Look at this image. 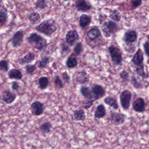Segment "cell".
<instances>
[{"mask_svg": "<svg viewBox=\"0 0 149 149\" xmlns=\"http://www.w3.org/2000/svg\"><path fill=\"white\" fill-rule=\"evenodd\" d=\"M35 29L37 31L47 36H51L57 30L56 22L53 19L45 20L37 25Z\"/></svg>", "mask_w": 149, "mask_h": 149, "instance_id": "6da1fadb", "label": "cell"}, {"mask_svg": "<svg viewBox=\"0 0 149 149\" xmlns=\"http://www.w3.org/2000/svg\"><path fill=\"white\" fill-rule=\"evenodd\" d=\"M27 42L38 51L43 50L48 45L47 40L36 33H31L27 38Z\"/></svg>", "mask_w": 149, "mask_h": 149, "instance_id": "7a4b0ae2", "label": "cell"}, {"mask_svg": "<svg viewBox=\"0 0 149 149\" xmlns=\"http://www.w3.org/2000/svg\"><path fill=\"white\" fill-rule=\"evenodd\" d=\"M111 61L114 66H119L123 61L122 54L119 48L115 45H111L108 48Z\"/></svg>", "mask_w": 149, "mask_h": 149, "instance_id": "3957f363", "label": "cell"}, {"mask_svg": "<svg viewBox=\"0 0 149 149\" xmlns=\"http://www.w3.org/2000/svg\"><path fill=\"white\" fill-rule=\"evenodd\" d=\"M101 30L104 36L108 38L119 30V26L114 21L108 20L103 23L101 26Z\"/></svg>", "mask_w": 149, "mask_h": 149, "instance_id": "277c9868", "label": "cell"}, {"mask_svg": "<svg viewBox=\"0 0 149 149\" xmlns=\"http://www.w3.org/2000/svg\"><path fill=\"white\" fill-rule=\"evenodd\" d=\"M132 97V94L130 90H125L121 92L119 96V100L121 107L123 109H129L130 107Z\"/></svg>", "mask_w": 149, "mask_h": 149, "instance_id": "5b68a950", "label": "cell"}, {"mask_svg": "<svg viewBox=\"0 0 149 149\" xmlns=\"http://www.w3.org/2000/svg\"><path fill=\"white\" fill-rule=\"evenodd\" d=\"M138 34L136 30L133 29H129L126 30L123 37V41L126 45H130L136 42L137 40Z\"/></svg>", "mask_w": 149, "mask_h": 149, "instance_id": "8992f818", "label": "cell"}, {"mask_svg": "<svg viewBox=\"0 0 149 149\" xmlns=\"http://www.w3.org/2000/svg\"><path fill=\"white\" fill-rule=\"evenodd\" d=\"M144 55L142 50L140 48H139L137 51L134 54L133 58L131 59V62L134 66V68H144Z\"/></svg>", "mask_w": 149, "mask_h": 149, "instance_id": "52a82bcc", "label": "cell"}, {"mask_svg": "<svg viewBox=\"0 0 149 149\" xmlns=\"http://www.w3.org/2000/svg\"><path fill=\"white\" fill-rule=\"evenodd\" d=\"M24 33L23 30H18L16 31L12 37L10 41L13 48H17L22 44L23 42Z\"/></svg>", "mask_w": 149, "mask_h": 149, "instance_id": "ba28073f", "label": "cell"}, {"mask_svg": "<svg viewBox=\"0 0 149 149\" xmlns=\"http://www.w3.org/2000/svg\"><path fill=\"white\" fill-rule=\"evenodd\" d=\"M126 119V115L121 112H112L109 116V121L114 125L118 126L123 124Z\"/></svg>", "mask_w": 149, "mask_h": 149, "instance_id": "9c48e42d", "label": "cell"}, {"mask_svg": "<svg viewBox=\"0 0 149 149\" xmlns=\"http://www.w3.org/2000/svg\"><path fill=\"white\" fill-rule=\"evenodd\" d=\"M30 109L31 114L36 116L42 115L44 111V105L39 101H35L33 102L30 105Z\"/></svg>", "mask_w": 149, "mask_h": 149, "instance_id": "30bf717a", "label": "cell"}, {"mask_svg": "<svg viewBox=\"0 0 149 149\" xmlns=\"http://www.w3.org/2000/svg\"><path fill=\"white\" fill-rule=\"evenodd\" d=\"M79 40V35L76 30H69L65 37L66 42L70 46H73Z\"/></svg>", "mask_w": 149, "mask_h": 149, "instance_id": "8fae6325", "label": "cell"}, {"mask_svg": "<svg viewBox=\"0 0 149 149\" xmlns=\"http://www.w3.org/2000/svg\"><path fill=\"white\" fill-rule=\"evenodd\" d=\"M91 91L95 101L103 97L105 95V88L100 84H94L91 87Z\"/></svg>", "mask_w": 149, "mask_h": 149, "instance_id": "7c38bea8", "label": "cell"}, {"mask_svg": "<svg viewBox=\"0 0 149 149\" xmlns=\"http://www.w3.org/2000/svg\"><path fill=\"white\" fill-rule=\"evenodd\" d=\"M146 103L143 98L138 97L133 102L132 108L137 112L143 113L145 111Z\"/></svg>", "mask_w": 149, "mask_h": 149, "instance_id": "4fadbf2b", "label": "cell"}, {"mask_svg": "<svg viewBox=\"0 0 149 149\" xmlns=\"http://www.w3.org/2000/svg\"><path fill=\"white\" fill-rule=\"evenodd\" d=\"M16 94L11 92L10 90H5L2 94V101L7 104H12L16 100Z\"/></svg>", "mask_w": 149, "mask_h": 149, "instance_id": "5bb4252c", "label": "cell"}, {"mask_svg": "<svg viewBox=\"0 0 149 149\" xmlns=\"http://www.w3.org/2000/svg\"><path fill=\"white\" fill-rule=\"evenodd\" d=\"M86 35L90 41H94L99 37L100 31L97 27H93L87 31Z\"/></svg>", "mask_w": 149, "mask_h": 149, "instance_id": "9a60e30c", "label": "cell"}, {"mask_svg": "<svg viewBox=\"0 0 149 149\" xmlns=\"http://www.w3.org/2000/svg\"><path fill=\"white\" fill-rule=\"evenodd\" d=\"M75 6L78 10L82 12H86L91 8V5L84 0H77L75 2Z\"/></svg>", "mask_w": 149, "mask_h": 149, "instance_id": "2e32d148", "label": "cell"}, {"mask_svg": "<svg viewBox=\"0 0 149 149\" xmlns=\"http://www.w3.org/2000/svg\"><path fill=\"white\" fill-rule=\"evenodd\" d=\"M35 59H36L35 54L33 52H29L22 58L18 59L17 62L20 65H23L29 64V63L32 62L33 61H34L35 60Z\"/></svg>", "mask_w": 149, "mask_h": 149, "instance_id": "e0dca14e", "label": "cell"}, {"mask_svg": "<svg viewBox=\"0 0 149 149\" xmlns=\"http://www.w3.org/2000/svg\"><path fill=\"white\" fill-rule=\"evenodd\" d=\"M66 66L69 69H73L76 68L78 65V61L76 55L73 53L69 56L66 61Z\"/></svg>", "mask_w": 149, "mask_h": 149, "instance_id": "ac0fdd59", "label": "cell"}, {"mask_svg": "<svg viewBox=\"0 0 149 149\" xmlns=\"http://www.w3.org/2000/svg\"><path fill=\"white\" fill-rule=\"evenodd\" d=\"M76 80L79 83L85 84L87 83L89 80L88 74L85 70H81L80 72H79L77 73Z\"/></svg>", "mask_w": 149, "mask_h": 149, "instance_id": "d6986e66", "label": "cell"}, {"mask_svg": "<svg viewBox=\"0 0 149 149\" xmlns=\"http://www.w3.org/2000/svg\"><path fill=\"white\" fill-rule=\"evenodd\" d=\"M8 76L10 79L20 80L23 77V74L20 69L14 68L10 69L8 73Z\"/></svg>", "mask_w": 149, "mask_h": 149, "instance_id": "ffe728a7", "label": "cell"}, {"mask_svg": "<svg viewBox=\"0 0 149 149\" xmlns=\"http://www.w3.org/2000/svg\"><path fill=\"white\" fill-rule=\"evenodd\" d=\"M106 109L104 105L103 104H99L96 107L94 116L95 118L100 119L104 118L106 115Z\"/></svg>", "mask_w": 149, "mask_h": 149, "instance_id": "44dd1931", "label": "cell"}, {"mask_svg": "<svg viewBox=\"0 0 149 149\" xmlns=\"http://www.w3.org/2000/svg\"><path fill=\"white\" fill-rule=\"evenodd\" d=\"M80 93L81 95L86 100H94L91 91L88 87L86 86H81L80 88Z\"/></svg>", "mask_w": 149, "mask_h": 149, "instance_id": "7402d4cb", "label": "cell"}, {"mask_svg": "<svg viewBox=\"0 0 149 149\" xmlns=\"http://www.w3.org/2000/svg\"><path fill=\"white\" fill-rule=\"evenodd\" d=\"M91 17L86 14H82L79 18V25L80 27L84 29L88 26L91 22Z\"/></svg>", "mask_w": 149, "mask_h": 149, "instance_id": "603a6c76", "label": "cell"}, {"mask_svg": "<svg viewBox=\"0 0 149 149\" xmlns=\"http://www.w3.org/2000/svg\"><path fill=\"white\" fill-rule=\"evenodd\" d=\"M104 102L108 106L113 108L114 109H118L119 108V105L116 99L112 96H108L105 98L104 100Z\"/></svg>", "mask_w": 149, "mask_h": 149, "instance_id": "cb8c5ba5", "label": "cell"}, {"mask_svg": "<svg viewBox=\"0 0 149 149\" xmlns=\"http://www.w3.org/2000/svg\"><path fill=\"white\" fill-rule=\"evenodd\" d=\"M74 119L77 121H83L86 119L85 112L83 109H80L73 111Z\"/></svg>", "mask_w": 149, "mask_h": 149, "instance_id": "d4e9b609", "label": "cell"}, {"mask_svg": "<svg viewBox=\"0 0 149 149\" xmlns=\"http://www.w3.org/2000/svg\"><path fill=\"white\" fill-rule=\"evenodd\" d=\"M49 83V79L46 76H42L40 77L38 80V87L41 90H45L46 89Z\"/></svg>", "mask_w": 149, "mask_h": 149, "instance_id": "484cf974", "label": "cell"}, {"mask_svg": "<svg viewBox=\"0 0 149 149\" xmlns=\"http://www.w3.org/2000/svg\"><path fill=\"white\" fill-rule=\"evenodd\" d=\"M52 128V124L49 122H44L40 126V130L43 134H46L49 133L51 132Z\"/></svg>", "mask_w": 149, "mask_h": 149, "instance_id": "4316f807", "label": "cell"}, {"mask_svg": "<svg viewBox=\"0 0 149 149\" xmlns=\"http://www.w3.org/2000/svg\"><path fill=\"white\" fill-rule=\"evenodd\" d=\"M28 19L32 24L37 23L41 19V16L38 12H34L28 15Z\"/></svg>", "mask_w": 149, "mask_h": 149, "instance_id": "83f0119b", "label": "cell"}, {"mask_svg": "<svg viewBox=\"0 0 149 149\" xmlns=\"http://www.w3.org/2000/svg\"><path fill=\"white\" fill-rule=\"evenodd\" d=\"M50 62V58L47 56H41V59L38 61V67L40 69L45 68Z\"/></svg>", "mask_w": 149, "mask_h": 149, "instance_id": "f1b7e54d", "label": "cell"}, {"mask_svg": "<svg viewBox=\"0 0 149 149\" xmlns=\"http://www.w3.org/2000/svg\"><path fill=\"white\" fill-rule=\"evenodd\" d=\"M54 83L56 88L61 89L63 88L64 87L63 81L61 77L58 75H55L54 77Z\"/></svg>", "mask_w": 149, "mask_h": 149, "instance_id": "f546056e", "label": "cell"}, {"mask_svg": "<svg viewBox=\"0 0 149 149\" xmlns=\"http://www.w3.org/2000/svg\"><path fill=\"white\" fill-rule=\"evenodd\" d=\"M83 45L82 42H77L74 46V47L73 48V52L77 56L80 55L83 52Z\"/></svg>", "mask_w": 149, "mask_h": 149, "instance_id": "4dcf8cb0", "label": "cell"}, {"mask_svg": "<svg viewBox=\"0 0 149 149\" xmlns=\"http://www.w3.org/2000/svg\"><path fill=\"white\" fill-rule=\"evenodd\" d=\"M130 82L133 87L136 89H140L143 87L142 84L139 80H137L134 76H132L130 79Z\"/></svg>", "mask_w": 149, "mask_h": 149, "instance_id": "1f68e13d", "label": "cell"}, {"mask_svg": "<svg viewBox=\"0 0 149 149\" xmlns=\"http://www.w3.org/2000/svg\"><path fill=\"white\" fill-rule=\"evenodd\" d=\"M109 17L114 22H119L120 20L121 16L119 12L116 10H113L110 13Z\"/></svg>", "mask_w": 149, "mask_h": 149, "instance_id": "d6a6232c", "label": "cell"}, {"mask_svg": "<svg viewBox=\"0 0 149 149\" xmlns=\"http://www.w3.org/2000/svg\"><path fill=\"white\" fill-rule=\"evenodd\" d=\"M9 62L8 60L3 59L0 61V70L3 72H7L9 70Z\"/></svg>", "mask_w": 149, "mask_h": 149, "instance_id": "836d02e7", "label": "cell"}, {"mask_svg": "<svg viewBox=\"0 0 149 149\" xmlns=\"http://www.w3.org/2000/svg\"><path fill=\"white\" fill-rule=\"evenodd\" d=\"M36 68V66L35 64L34 65H30L26 64L25 65V70H26V73L27 74H33Z\"/></svg>", "mask_w": 149, "mask_h": 149, "instance_id": "e575fe53", "label": "cell"}, {"mask_svg": "<svg viewBox=\"0 0 149 149\" xmlns=\"http://www.w3.org/2000/svg\"><path fill=\"white\" fill-rule=\"evenodd\" d=\"M8 17V16L6 11L3 10H0V24L1 25H3L6 22Z\"/></svg>", "mask_w": 149, "mask_h": 149, "instance_id": "d590c367", "label": "cell"}, {"mask_svg": "<svg viewBox=\"0 0 149 149\" xmlns=\"http://www.w3.org/2000/svg\"><path fill=\"white\" fill-rule=\"evenodd\" d=\"M35 6L37 9H44L47 6L45 0H37L35 3Z\"/></svg>", "mask_w": 149, "mask_h": 149, "instance_id": "8d00e7d4", "label": "cell"}, {"mask_svg": "<svg viewBox=\"0 0 149 149\" xmlns=\"http://www.w3.org/2000/svg\"><path fill=\"white\" fill-rule=\"evenodd\" d=\"M119 76L123 81H127L129 80V73L125 70H123L120 72Z\"/></svg>", "mask_w": 149, "mask_h": 149, "instance_id": "74e56055", "label": "cell"}, {"mask_svg": "<svg viewBox=\"0 0 149 149\" xmlns=\"http://www.w3.org/2000/svg\"><path fill=\"white\" fill-rule=\"evenodd\" d=\"M95 101L94 100H87L86 101H83V105L84 109H89L93 105Z\"/></svg>", "mask_w": 149, "mask_h": 149, "instance_id": "f35d334b", "label": "cell"}, {"mask_svg": "<svg viewBox=\"0 0 149 149\" xmlns=\"http://www.w3.org/2000/svg\"><path fill=\"white\" fill-rule=\"evenodd\" d=\"M130 2L133 9H136L140 6L142 3V0H130Z\"/></svg>", "mask_w": 149, "mask_h": 149, "instance_id": "ab89813d", "label": "cell"}, {"mask_svg": "<svg viewBox=\"0 0 149 149\" xmlns=\"http://www.w3.org/2000/svg\"><path fill=\"white\" fill-rule=\"evenodd\" d=\"M143 48H144L145 54L146 55V56L149 57V40H148V41H145L144 43L143 44Z\"/></svg>", "mask_w": 149, "mask_h": 149, "instance_id": "60d3db41", "label": "cell"}, {"mask_svg": "<svg viewBox=\"0 0 149 149\" xmlns=\"http://www.w3.org/2000/svg\"><path fill=\"white\" fill-rule=\"evenodd\" d=\"M11 87H12V89L13 91H17L20 88L19 83L17 81H12L11 83Z\"/></svg>", "mask_w": 149, "mask_h": 149, "instance_id": "b9f144b4", "label": "cell"}, {"mask_svg": "<svg viewBox=\"0 0 149 149\" xmlns=\"http://www.w3.org/2000/svg\"><path fill=\"white\" fill-rule=\"evenodd\" d=\"M62 77L63 80L66 81V82H69L70 77V76L69 75V74L66 72H64L63 73H62Z\"/></svg>", "mask_w": 149, "mask_h": 149, "instance_id": "7bdbcfd3", "label": "cell"}, {"mask_svg": "<svg viewBox=\"0 0 149 149\" xmlns=\"http://www.w3.org/2000/svg\"><path fill=\"white\" fill-rule=\"evenodd\" d=\"M61 48H62V52H65L66 53L69 52V47L66 45L64 42H62L61 44Z\"/></svg>", "mask_w": 149, "mask_h": 149, "instance_id": "ee69618b", "label": "cell"}, {"mask_svg": "<svg viewBox=\"0 0 149 149\" xmlns=\"http://www.w3.org/2000/svg\"><path fill=\"white\" fill-rule=\"evenodd\" d=\"M147 39L149 40V35H148V36H147Z\"/></svg>", "mask_w": 149, "mask_h": 149, "instance_id": "f6af8a7d", "label": "cell"}, {"mask_svg": "<svg viewBox=\"0 0 149 149\" xmlns=\"http://www.w3.org/2000/svg\"><path fill=\"white\" fill-rule=\"evenodd\" d=\"M63 1H68V0H63Z\"/></svg>", "mask_w": 149, "mask_h": 149, "instance_id": "bcb514c9", "label": "cell"}, {"mask_svg": "<svg viewBox=\"0 0 149 149\" xmlns=\"http://www.w3.org/2000/svg\"><path fill=\"white\" fill-rule=\"evenodd\" d=\"M27 1H29V0H27Z\"/></svg>", "mask_w": 149, "mask_h": 149, "instance_id": "7dc6e473", "label": "cell"}]
</instances>
